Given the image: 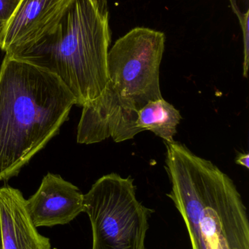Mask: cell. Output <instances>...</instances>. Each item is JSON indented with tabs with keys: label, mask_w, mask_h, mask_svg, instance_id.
I'll use <instances>...</instances> for the list:
<instances>
[{
	"label": "cell",
	"mask_w": 249,
	"mask_h": 249,
	"mask_svg": "<svg viewBox=\"0 0 249 249\" xmlns=\"http://www.w3.org/2000/svg\"><path fill=\"white\" fill-rule=\"evenodd\" d=\"M165 42L163 32L144 27L132 29L115 42L108 52L106 89L83 107L79 143L92 144L108 138L119 143L140 133L137 112L162 98L159 67Z\"/></svg>",
	"instance_id": "2"
},
{
	"label": "cell",
	"mask_w": 249,
	"mask_h": 249,
	"mask_svg": "<svg viewBox=\"0 0 249 249\" xmlns=\"http://www.w3.org/2000/svg\"><path fill=\"white\" fill-rule=\"evenodd\" d=\"M20 1V0H0V23L5 26L13 16Z\"/></svg>",
	"instance_id": "11"
},
{
	"label": "cell",
	"mask_w": 249,
	"mask_h": 249,
	"mask_svg": "<svg viewBox=\"0 0 249 249\" xmlns=\"http://www.w3.org/2000/svg\"><path fill=\"white\" fill-rule=\"evenodd\" d=\"M0 249H2V244H1V222H0Z\"/></svg>",
	"instance_id": "14"
},
{
	"label": "cell",
	"mask_w": 249,
	"mask_h": 249,
	"mask_svg": "<svg viewBox=\"0 0 249 249\" xmlns=\"http://www.w3.org/2000/svg\"><path fill=\"white\" fill-rule=\"evenodd\" d=\"M111 42L108 0H71L48 35L7 55L57 75L83 107L106 89Z\"/></svg>",
	"instance_id": "4"
},
{
	"label": "cell",
	"mask_w": 249,
	"mask_h": 249,
	"mask_svg": "<svg viewBox=\"0 0 249 249\" xmlns=\"http://www.w3.org/2000/svg\"><path fill=\"white\" fill-rule=\"evenodd\" d=\"M71 0H20L6 23L0 49L14 53L48 35L59 21Z\"/></svg>",
	"instance_id": "6"
},
{
	"label": "cell",
	"mask_w": 249,
	"mask_h": 249,
	"mask_svg": "<svg viewBox=\"0 0 249 249\" xmlns=\"http://www.w3.org/2000/svg\"><path fill=\"white\" fill-rule=\"evenodd\" d=\"M181 119L179 111L162 98L149 102L138 111L136 126L140 132L149 130L164 142L172 143Z\"/></svg>",
	"instance_id": "9"
},
{
	"label": "cell",
	"mask_w": 249,
	"mask_h": 249,
	"mask_svg": "<svg viewBox=\"0 0 249 249\" xmlns=\"http://www.w3.org/2000/svg\"><path fill=\"white\" fill-rule=\"evenodd\" d=\"M83 205L92 226V249H147L154 211L139 201L131 177L103 176L84 195Z\"/></svg>",
	"instance_id": "5"
},
{
	"label": "cell",
	"mask_w": 249,
	"mask_h": 249,
	"mask_svg": "<svg viewBox=\"0 0 249 249\" xmlns=\"http://www.w3.org/2000/svg\"><path fill=\"white\" fill-rule=\"evenodd\" d=\"M76 99L55 74L5 54L0 70V181L59 131Z\"/></svg>",
	"instance_id": "1"
},
{
	"label": "cell",
	"mask_w": 249,
	"mask_h": 249,
	"mask_svg": "<svg viewBox=\"0 0 249 249\" xmlns=\"http://www.w3.org/2000/svg\"><path fill=\"white\" fill-rule=\"evenodd\" d=\"M167 196L181 214L192 249H249L247 209L232 178L180 142H165Z\"/></svg>",
	"instance_id": "3"
},
{
	"label": "cell",
	"mask_w": 249,
	"mask_h": 249,
	"mask_svg": "<svg viewBox=\"0 0 249 249\" xmlns=\"http://www.w3.org/2000/svg\"><path fill=\"white\" fill-rule=\"evenodd\" d=\"M235 163L241 166L245 167L247 169L249 168V154L248 152H239L235 158Z\"/></svg>",
	"instance_id": "12"
},
{
	"label": "cell",
	"mask_w": 249,
	"mask_h": 249,
	"mask_svg": "<svg viewBox=\"0 0 249 249\" xmlns=\"http://www.w3.org/2000/svg\"><path fill=\"white\" fill-rule=\"evenodd\" d=\"M21 192L10 186L0 188L2 249H51L50 239L32 222Z\"/></svg>",
	"instance_id": "8"
},
{
	"label": "cell",
	"mask_w": 249,
	"mask_h": 249,
	"mask_svg": "<svg viewBox=\"0 0 249 249\" xmlns=\"http://www.w3.org/2000/svg\"><path fill=\"white\" fill-rule=\"evenodd\" d=\"M84 195L60 176L48 174L38 191L26 200V207L36 228L64 225L83 212Z\"/></svg>",
	"instance_id": "7"
},
{
	"label": "cell",
	"mask_w": 249,
	"mask_h": 249,
	"mask_svg": "<svg viewBox=\"0 0 249 249\" xmlns=\"http://www.w3.org/2000/svg\"><path fill=\"white\" fill-rule=\"evenodd\" d=\"M4 25L0 23V48H1V42H2L3 32H4Z\"/></svg>",
	"instance_id": "13"
},
{
	"label": "cell",
	"mask_w": 249,
	"mask_h": 249,
	"mask_svg": "<svg viewBox=\"0 0 249 249\" xmlns=\"http://www.w3.org/2000/svg\"><path fill=\"white\" fill-rule=\"evenodd\" d=\"M231 7L235 14L238 17L242 29L243 36H244V71L243 76L245 78L248 77V71L249 66V10L247 13H244L240 10L238 7L237 0H230Z\"/></svg>",
	"instance_id": "10"
}]
</instances>
